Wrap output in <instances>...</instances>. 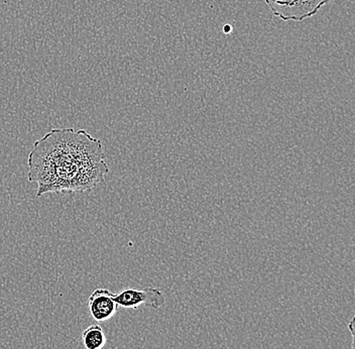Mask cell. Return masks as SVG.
I'll list each match as a JSON object with an SVG mask.
<instances>
[{
    "label": "cell",
    "mask_w": 355,
    "mask_h": 349,
    "mask_svg": "<svg viewBox=\"0 0 355 349\" xmlns=\"http://www.w3.org/2000/svg\"><path fill=\"white\" fill-rule=\"evenodd\" d=\"M28 164V182L37 184V198L92 190L110 172L101 141L74 128L46 133L33 144Z\"/></svg>",
    "instance_id": "cell-1"
},
{
    "label": "cell",
    "mask_w": 355,
    "mask_h": 349,
    "mask_svg": "<svg viewBox=\"0 0 355 349\" xmlns=\"http://www.w3.org/2000/svg\"><path fill=\"white\" fill-rule=\"evenodd\" d=\"M275 17L284 22H303L332 0H265Z\"/></svg>",
    "instance_id": "cell-2"
},
{
    "label": "cell",
    "mask_w": 355,
    "mask_h": 349,
    "mask_svg": "<svg viewBox=\"0 0 355 349\" xmlns=\"http://www.w3.org/2000/svg\"><path fill=\"white\" fill-rule=\"evenodd\" d=\"M119 307L124 309H137L144 306L148 308L159 309L165 306L166 297L163 291L157 288L124 289L121 292L113 295Z\"/></svg>",
    "instance_id": "cell-3"
},
{
    "label": "cell",
    "mask_w": 355,
    "mask_h": 349,
    "mask_svg": "<svg viewBox=\"0 0 355 349\" xmlns=\"http://www.w3.org/2000/svg\"><path fill=\"white\" fill-rule=\"evenodd\" d=\"M113 293L107 289H96L88 299L91 317L98 322H105L116 314L119 305L113 298Z\"/></svg>",
    "instance_id": "cell-4"
},
{
    "label": "cell",
    "mask_w": 355,
    "mask_h": 349,
    "mask_svg": "<svg viewBox=\"0 0 355 349\" xmlns=\"http://www.w3.org/2000/svg\"><path fill=\"white\" fill-rule=\"evenodd\" d=\"M106 335L101 326L97 324L89 326L82 333V342L85 349H102L106 344Z\"/></svg>",
    "instance_id": "cell-5"
},
{
    "label": "cell",
    "mask_w": 355,
    "mask_h": 349,
    "mask_svg": "<svg viewBox=\"0 0 355 349\" xmlns=\"http://www.w3.org/2000/svg\"><path fill=\"white\" fill-rule=\"evenodd\" d=\"M232 28L230 26V24H226V26H223V32L225 33H230L232 32Z\"/></svg>",
    "instance_id": "cell-6"
}]
</instances>
